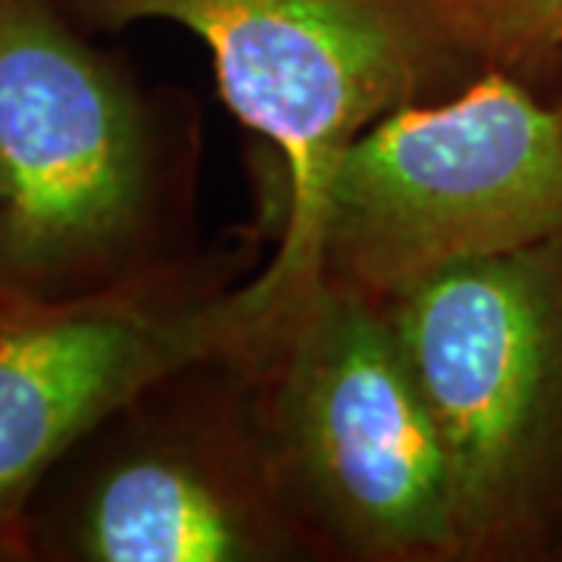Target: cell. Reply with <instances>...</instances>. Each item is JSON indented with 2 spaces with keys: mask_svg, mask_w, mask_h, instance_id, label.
Instances as JSON below:
<instances>
[{
  "mask_svg": "<svg viewBox=\"0 0 562 562\" xmlns=\"http://www.w3.org/2000/svg\"><path fill=\"white\" fill-rule=\"evenodd\" d=\"M184 150L60 0H0V294L76 297L184 257Z\"/></svg>",
  "mask_w": 562,
  "mask_h": 562,
  "instance_id": "6da1fadb",
  "label": "cell"
},
{
  "mask_svg": "<svg viewBox=\"0 0 562 562\" xmlns=\"http://www.w3.org/2000/svg\"><path fill=\"white\" fill-rule=\"evenodd\" d=\"M247 357L266 457L310 562H460L447 457L387 306L316 281Z\"/></svg>",
  "mask_w": 562,
  "mask_h": 562,
  "instance_id": "7a4b0ae2",
  "label": "cell"
},
{
  "mask_svg": "<svg viewBox=\"0 0 562 562\" xmlns=\"http://www.w3.org/2000/svg\"><path fill=\"white\" fill-rule=\"evenodd\" d=\"M562 232V128L528 81L479 72L375 120L341 154L313 222V284L391 306L462 262Z\"/></svg>",
  "mask_w": 562,
  "mask_h": 562,
  "instance_id": "3957f363",
  "label": "cell"
},
{
  "mask_svg": "<svg viewBox=\"0 0 562 562\" xmlns=\"http://www.w3.org/2000/svg\"><path fill=\"white\" fill-rule=\"evenodd\" d=\"M81 29L172 22L213 57L222 101L281 154L284 225L260 269L279 306L313 288L325 181L362 132L479 72L443 38L431 0H60Z\"/></svg>",
  "mask_w": 562,
  "mask_h": 562,
  "instance_id": "277c9868",
  "label": "cell"
},
{
  "mask_svg": "<svg viewBox=\"0 0 562 562\" xmlns=\"http://www.w3.org/2000/svg\"><path fill=\"white\" fill-rule=\"evenodd\" d=\"M247 350L181 366L88 431L29 506V562H310Z\"/></svg>",
  "mask_w": 562,
  "mask_h": 562,
  "instance_id": "5b68a950",
  "label": "cell"
},
{
  "mask_svg": "<svg viewBox=\"0 0 562 562\" xmlns=\"http://www.w3.org/2000/svg\"><path fill=\"white\" fill-rule=\"evenodd\" d=\"M435 431L460 562L525 560L562 519V232L387 306Z\"/></svg>",
  "mask_w": 562,
  "mask_h": 562,
  "instance_id": "8992f818",
  "label": "cell"
},
{
  "mask_svg": "<svg viewBox=\"0 0 562 562\" xmlns=\"http://www.w3.org/2000/svg\"><path fill=\"white\" fill-rule=\"evenodd\" d=\"M279 291L179 257L76 297L0 294V562H29L25 519L44 479L147 384L241 350Z\"/></svg>",
  "mask_w": 562,
  "mask_h": 562,
  "instance_id": "52a82bcc",
  "label": "cell"
},
{
  "mask_svg": "<svg viewBox=\"0 0 562 562\" xmlns=\"http://www.w3.org/2000/svg\"><path fill=\"white\" fill-rule=\"evenodd\" d=\"M443 38L475 72L528 81L562 60V0H431Z\"/></svg>",
  "mask_w": 562,
  "mask_h": 562,
  "instance_id": "ba28073f",
  "label": "cell"
},
{
  "mask_svg": "<svg viewBox=\"0 0 562 562\" xmlns=\"http://www.w3.org/2000/svg\"><path fill=\"white\" fill-rule=\"evenodd\" d=\"M550 106L557 110V120H560V128H562V88H560V94H557V101H550Z\"/></svg>",
  "mask_w": 562,
  "mask_h": 562,
  "instance_id": "9c48e42d",
  "label": "cell"
}]
</instances>
